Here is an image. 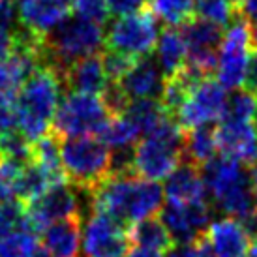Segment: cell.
Returning a JSON list of instances; mask_svg holds the SVG:
<instances>
[{
    "label": "cell",
    "instance_id": "11a10c76",
    "mask_svg": "<svg viewBox=\"0 0 257 257\" xmlns=\"http://www.w3.org/2000/svg\"><path fill=\"white\" fill-rule=\"evenodd\" d=\"M0 158H2V156H0Z\"/></svg>",
    "mask_w": 257,
    "mask_h": 257
},
{
    "label": "cell",
    "instance_id": "277c9868",
    "mask_svg": "<svg viewBox=\"0 0 257 257\" xmlns=\"http://www.w3.org/2000/svg\"><path fill=\"white\" fill-rule=\"evenodd\" d=\"M62 77L51 68H40L17 94L19 130L30 143L49 134L62 96Z\"/></svg>",
    "mask_w": 257,
    "mask_h": 257
},
{
    "label": "cell",
    "instance_id": "44dd1931",
    "mask_svg": "<svg viewBox=\"0 0 257 257\" xmlns=\"http://www.w3.org/2000/svg\"><path fill=\"white\" fill-rule=\"evenodd\" d=\"M81 218H68L42 231L43 248L53 257H79L81 248Z\"/></svg>",
    "mask_w": 257,
    "mask_h": 257
},
{
    "label": "cell",
    "instance_id": "836d02e7",
    "mask_svg": "<svg viewBox=\"0 0 257 257\" xmlns=\"http://www.w3.org/2000/svg\"><path fill=\"white\" fill-rule=\"evenodd\" d=\"M27 227L25 205L19 201H0V238Z\"/></svg>",
    "mask_w": 257,
    "mask_h": 257
},
{
    "label": "cell",
    "instance_id": "6da1fadb",
    "mask_svg": "<svg viewBox=\"0 0 257 257\" xmlns=\"http://www.w3.org/2000/svg\"><path fill=\"white\" fill-rule=\"evenodd\" d=\"M164 188L137 175L107 177L92 192V212H103L122 227L152 218L162 210Z\"/></svg>",
    "mask_w": 257,
    "mask_h": 257
},
{
    "label": "cell",
    "instance_id": "3957f363",
    "mask_svg": "<svg viewBox=\"0 0 257 257\" xmlns=\"http://www.w3.org/2000/svg\"><path fill=\"white\" fill-rule=\"evenodd\" d=\"M105 34L96 23L68 14L42 42V68H51L64 77L66 70L81 58L103 51Z\"/></svg>",
    "mask_w": 257,
    "mask_h": 257
},
{
    "label": "cell",
    "instance_id": "ba28073f",
    "mask_svg": "<svg viewBox=\"0 0 257 257\" xmlns=\"http://www.w3.org/2000/svg\"><path fill=\"white\" fill-rule=\"evenodd\" d=\"M158 42V21L150 10L136 15L118 17L109 25L105 34V49L141 58L152 55Z\"/></svg>",
    "mask_w": 257,
    "mask_h": 257
},
{
    "label": "cell",
    "instance_id": "83f0119b",
    "mask_svg": "<svg viewBox=\"0 0 257 257\" xmlns=\"http://www.w3.org/2000/svg\"><path fill=\"white\" fill-rule=\"evenodd\" d=\"M139 136H141L139 130L126 116H116V118H111L105 124V128L101 130L98 139L109 150H116V149H130V147H134L137 143Z\"/></svg>",
    "mask_w": 257,
    "mask_h": 257
},
{
    "label": "cell",
    "instance_id": "cb8c5ba5",
    "mask_svg": "<svg viewBox=\"0 0 257 257\" xmlns=\"http://www.w3.org/2000/svg\"><path fill=\"white\" fill-rule=\"evenodd\" d=\"M128 238L130 244L139 248V250H150L158 251V253H164V251L167 253L175 246L171 235L167 233L162 220L156 216L137 221L132 227H128Z\"/></svg>",
    "mask_w": 257,
    "mask_h": 257
},
{
    "label": "cell",
    "instance_id": "8fae6325",
    "mask_svg": "<svg viewBox=\"0 0 257 257\" xmlns=\"http://www.w3.org/2000/svg\"><path fill=\"white\" fill-rule=\"evenodd\" d=\"M212 214L208 199H203L188 205H167L160 210V220L171 235L173 244L190 246L207 235Z\"/></svg>",
    "mask_w": 257,
    "mask_h": 257
},
{
    "label": "cell",
    "instance_id": "7402d4cb",
    "mask_svg": "<svg viewBox=\"0 0 257 257\" xmlns=\"http://www.w3.org/2000/svg\"><path fill=\"white\" fill-rule=\"evenodd\" d=\"M186 58H188V49H186L184 38L180 34V30L165 29L156 42V60L165 79L175 77L182 68L186 66Z\"/></svg>",
    "mask_w": 257,
    "mask_h": 257
},
{
    "label": "cell",
    "instance_id": "ab89813d",
    "mask_svg": "<svg viewBox=\"0 0 257 257\" xmlns=\"http://www.w3.org/2000/svg\"><path fill=\"white\" fill-rule=\"evenodd\" d=\"M107 6L116 17H128L149 10V0H107Z\"/></svg>",
    "mask_w": 257,
    "mask_h": 257
},
{
    "label": "cell",
    "instance_id": "4fadbf2b",
    "mask_svg": "<svg viewBox=\"0 0 257 257\" xmlns=\"http://www.w3.org/2000/svg\"><path fill=\"white\" fill-rule=\"evenodd\" d=\"M188 49V64L199 68L207 75H212L218 66V51L223 40V29L210 21L193 17L192 21L180 27Z\"/></svg>",
    "mask_w": 257,
    "mask_h": 257
},
{
    "label": "cell",
    "instance_id": "9c48e42d",
    "mask_svg": "<svg viewBox=\"0 0 257 257\" xmlns=\"http://www.w3.org/2000/svg\"><path fill=\"white\" fill-rule=\"evenodd\" d=\"M250 23L240 14H236L233 23L227 27L218 51L216 75L218 83L225 90H238L244 85L246 68L250 60Z\"/></svg>",
    "mask_w": 257,
    "mask_h": 257
},
{
    "label": "cell",
    "instance_id": "8992f818",
    "mask_svg": "<svg viewBox=\"0 0 257 257\" xmlns=\"http://www.w3.org/2000/svg\"><path fill=\"white\" fill-rule=\"evenodd\" d=\"M66 180L81 192L92 193L109 177L111 150L98 137H73L60 143Z\"/></svg>",
    "mask_w": 257,
    "mask_h": 257
},
{
    "label": "cell",
    "instance_id": "bcb514c9",
    "mask_svg": "<svg viewBox=\"0 0 257 257\" xmlns=\"http://www.w3.org/2000/svg\"><path fill=\"white\" fill-rule=\"evenodd\" d=\"M128 257H164L162 253H158V251H150V250H139L136 248L134 251H130Z\"/></svg>",
    "mask_w": 257,
    "mask_h": 257
},
{
    "label": "cell",
    "instance_id": "5bb4252c",
    "mask_svg": "<svg viewBox=\"0 0 257 257\" xmlns=\"http://www.w3.org/2000/svg\"><path fill=\"white\" fill-rule=\"evenodd\" d=\"M128 229L103 212H92L83 233L85 257H128Z\"/></svg>",
    "mask_w": 257,
    "mask_h": 257
},
{
    "label": "cell",
    "instance_id": "ee69618b",
    "mask_svg": "<svg viewBox=\"0 0 257 257\" xmlns=\"http://www.w3.org/2000/svg\"><path fill=\"white\" fill-rule=\"evenodd\" d=\"M240 15H242L244 19L251 25H255L257 23V0H248L244 8L240 10Z\"/></svg>",
    "mask_w": 257,
    "mask_h": 257
},
{
    "label": "cell",
    "instance_id": "7c38bea8",
    "mask_svg": "<svg viewBox=\"0 0 257 257\" xmlns=\"http://www.w3.org/2000/svg\"><path fill=\"white\" fill-rule=\"evenodd\" d=\"M227 100V90L216 79L208 77L193 88L190 98L177 113L175 120L179 122V126L184 132L220 120L225 114Z\"/></svg>",
    "mask_w": 257,
    "mask_h": 257
},
{
    "label": "cell",
    "instance_id": "7dc6e473",
    "mask_svg": "<svg viewBox=\"0 0 257 257\" xmlns=\"http://www.w3.org/2000/svg\"><path fill=\"white\" fill-rule=\"evenodd\" d=\"M29 257H53V255H51L49 251L45 250L43 246H40V244H38V246L34 248V250H32V253H30Z\"/></svg>",
    "mask_w": 257,
    "mask_h": 257
},
{
    "label": "cell",
    "instance_id": "74e56055",
    "mask_svg": "<svg viewBox=\"0 0 257 257\" xmlns=\"http://www.w3.org/2000/svg\"><path fill=\"white\" fill-rule=\"evenodd\" d=\"M72 10L77 17L96 23L100 27L109 21V15H111L107 0H72Z\"/></svg>",
    "mask_w": 257,
    "mask_h": 257
},
{
    "label": "cell",
    "instance_id": "2e32d148",
    "mask_svg": "<svg viewBox=\"0 0 257 257\" xmlns=\"http://www.w3.org/2000/svg\"><path fill=\"white\" fill-rule=\"evenodd\" d=\"M165 85V75L156 57L147 55L136 60L134 68L120 81L130 100H160Z\"/></svg>",
    "mask_w": 257,
    "mask_h": 257
},
{
    "label": "cell",
    "instance_id": "d4e9b609",
    "mask_svg": "<svg viewBox=\"0 0 257 257\" xmlns=\"http://www.w3.org/2000/svg\"><path fill=\"white\" fill-rule=\"evenodd\" d=\"M32 162L42 167L49 175L53 182H68L62 169V156H60V139L53 134H47L40 141L32 145Z\"/></svg>",
    "mask_w": 257,
    "mask_h": 257
},
{
    "label": "cell",
    "instance_id": "9a60e30c",
    "mask_svg": "<svg viewBox=\"0 0 257 257\" xmlns=\"http://www.w3.org/2000/svg\"><path fill=\"white\" fill-rule=\"evenodd\" d=\"M216 145L220 156L248 165L257 160V128L251 122L221 120L216 128Z\"/></svg>",
    "mask_w": 257,
    "mask_h": 257
},
{
    "label": "cell",
    "instance_id": "816d5d0a",
    "mask_svg": "<svg viewBox=\"0 0 257 257\" xmlns=\"http://www.w3.org/2000/svg\"><path fill=\"white\" fill-rule=\"evenodd\" d=\"M246 257H257V240L253 244H250V250H248V255Z\"/></svg>",
    "mask_w": 257,
    "mask_h": 257
},
{
    "label": "cell",
    "instance_id": "ac0fdd59",
    "mask_svg": "<svg viewBox=\"0 0 257 257\" xmlns=\"http://www.w3.org/2000/svg\"><path fill=\"white\" fill-rule=\"evenodd\" d=\"M62 83H64V88H68V92L101 96L103 88L109 83L103 70V62H101V53L73 62L66 70Z\"/></svg>",
    "mask_w": 257,
    "mask_h": 257
},
{
    "label": "cell",
    "instance_id": "603a6c76",
    "mask_svg": "<svg viewBox=\"0 0 257 257\" xmlns=\"http://www.w3.org/2000/svg\"><path fill=\"white\" fill-rule=\"evenodd\" d=\"M216 156H218L216 130L210 124L186 130L184 145H182V158H186V164H192L201 169Z\"/></svg>",
    "mask_w": 257,
    "mask_h": 257
},
{
    "label": "cell",
    "instance_id": "c3c4849f",
    "mask_svg": "<svg viewBox=\"0 0 257 257\" xmlns=\"http://www.w3.org/2000/svg\"><path fill=\"white\" fill-rule=\"evenodd\" d=\"M248 0H229V4L233 6V10H235L236 14H240V10L244 8V4H246Z\"/></svg>",
    "mask_w": 257,
    "mask_h": 257
},
{
    "label": "cell",
    "instance_id": "1f68e13d",
    "mask_svg": "<svg viewBox=\"0 0 257 257\" xmlns=\"http://www.w3.org/2000/svg\"><path fill=\"white\" fill-rule=\"evenodd\" d=\"M32 145L21 132H10L0 136V156L27 165L32 162Z\"/></svg>",
    "mask_w": 257,
    "mask_h": 257
},
{
    "label": "cell",
    "instance_id": "ffe728a7",
    "mask_svg": "<svg viewBox=\"0 0 257 257\" xmlns=\"http://www.w3.org/2000/svg\"><path fill=\"white\" fill-rule=\"evenodd\" d=\"M68 10L58 0H29L21 4L19 25L38 38H45L68 15Z\"/></svg>",
    "mask_w": 257,
    "mask_h": 257
},
{
    "label": "cell",
    "instance_id": "7a4b0ae2",
    "mask_svg": "<svg viewBox=\"0 0 257 257\" xmlns=\"http://www.w3.org/2000/svg\"><path fill=\"white\" fill-rule=\"evenodd\" d=\"M201 177L218 208L227 218L244 221L257 212V195L246 165L223 156H216L201 167Z\"/></svg>",
    "mask_w": 257,
    "mask_h": 257
},
{
    "label": "cell",
    "instance_id": "f5cc1de1",
    "mask_svg": "<svg viewBox=\"0 0 257 257\" xmlns=\"http://www.w3.org/2000/svg\"><path fill=\"white\" fill-rule=\"evenodd\" d=\"M60 4H64V6H68V8H72V0H58Z\"/></svg>",
    "mask_w": 257,
    "mask_h": 257
},
{
    "label": "cell",
    "instance_id": "f6af8a7d",
    "mask_svg": "<svg viewBox=\"0 0 257 257\" xmlns=\"http://www.w3.org/2000/svg\"><path fill=\"white\" fill-rule=\"evenodd\" d=\"M165 257H195L193 244H190V246H173L171 250L165 253Z\"/></svg>",
    "mask_w": 257,
    "mask_h": 257
},
{
    "label": "cell",
    "instance_id": "484cf974",
    "mask_svg": "<svg viewBox=\"0 0 257 257\" xmlns=\"http://www.w3.org/2000/svg\"><path fill=\"white\" fill-rule=\"evenodd\" d=\"M124 116L139 130L141 136H150L171 114L165 111L160 100H136L130 103Z\"/></svg>",
    "mask_w": 257,
    "mask_h": 257
},
{
    "label": "cell",
    "instance_id": "d6a6232c",
    "mask_svg": "<svg viewBox=\"0 0 257 257\" xmlns=\"http://www.w3.org/2000/svg\"><path fill=\"white\" fill-rule=\"evenodd\" d=\"M36 246V233L30 229H19L0 238V257H29Z\"/></svg>",
    "mask_w": 257,
    "mask_h": 257
},
{
    "label": "cell",
    "instance_id": "30bf717a",
    "mask_svg": "<svg viewBox=\"0 0 257 257\" xmlns=\"http://www.w3.org/2000/svg\"><path fill=\"white\" fill-rule=\"evenodd\" d=\"M81 205H79V193L70 182H58L53 184L43 193L42 197L32 201L25 207L27 216V227L34 233H42L51 223H57L68 218H81Z\"/></svg>",
    "mask_w": 257,
    "mask_h": 257
},
{
    "label": "cell",
    "instance_id": "52a82bcc",
    "mask_svg": "<svg viewBox=\"0 0 257 257\" xmlns=\"http://www.w3.org/2000/svg\"><path fill=\"white\" fill-rule=\"evenodd\" d=\"M111 120L100 96L68 92L60 100L53 118V136L58 139L73 137H98Z\"/></svg>",
    "mask_w": 257,
    "mask_h": 257
},
{
    "label": "cell",
    "instance_id": "db71d44e",
    "mask_svg": "<svg viewBox=\"0 0 257 257\" xmlns=\"http://www.w3.org/2000/svg\"><path fill=\"white\" fill-rule=\"evenodd\" d=\"M15 2H19V4H25V2H29V0H15Z\"/></svg>",
    "mask_w": 257,
    "mask_h": 257
},
{
    "label": "cell",
    "instance_id": "d590c367",
    "mask_svg": "<svg viewBox=\"0 0 257 257\" xmlns=\"http://www.w3.org/2000/svg\"><path fill=\"white\" fill-rule=\"evenodd\" d=\"M25 165L0 158V201H17V180Z\"/></svg>",
    "mask_w": 257,
    "mask_h": 257
},
{
    "label": "cell",
    "instance_id": "5b68a950",
    "mask_svg": "<svg viewBox=\"0 0 257 257\" xmlns=\"http://www.w3.org/2000/svg\"><path fill=\"white\" fill-rule=\"evenodd\" d=\"M184 130L173 116H167L150 136L134 149V173L150 182L167 179L182 160Z\"/></svg>",
    "mask_w": 257,
    "mask_h": 257
},
{
    "label": "cell",
    "instance_id": "f546056e",
    "mask_svg": "<svg viewBox=\"0 0 257 257\" xmlns=\"http://www.w3.org/2000/svg\"><path fill=\"white\" fill-rule=\"evenodd\" d=\"M257 118V96L246 88H238L229 96L225 114L221 120L231 122H251L255 124Z\"/></svg>",
    "mask_w": 257,
    "mask_h": 257
},
{
    "label": "cell",
    "instance_id": "681fc988",
    "mask_svg": "<svg viewBox=\"0 0 257 257\" xmlns=\"http://www.w3.org/2000/svg\"><path fill=\"white\" fill-rule=\"evenodd\" d=\"M250 40H251V45L257 51V23L255 25H250Z\"/></svg>",
    "mask_w": 257,
    "mask_h": 257
},
{
    "label": "cell",
    "instance_id": "b9f144b4",
    "mask_svg": "<svg viewBox=\"0 0 257 257\" xmlns=\"http://www.w3.org/2000/svg\"><path fill=\"white\" fill-rule=\"evenodd\" d=\"M244 88L257 96V51L250 53V60H248V68H246V77H244Z\"/></svg>",
    "mask_w": 257,
    "mask_h": 257
},
{
    "label": "cell",
    "instance_id": "8d00e7d4",
    "mask_svg": "<svg viewBox=\"0 0 257 257\" xmlns=\"http://www.w3.org/2000/svg\"><path fill=\"white\" fill-rule=\"evenodd\" d=\"M103 107L107 109V113L111 118L116 116H124V113L128 111L132 100L128 98V94L124 92V88L120 86V83H113L109 81L107 86L103 88V92L100 96Z\"/></svg>",
    "mask_w": 257,
    "mask_h": 257
},
{
    "label": "cell",
    "instance_id": "d6986e66",
    "mask_svg": "<svg viewBox=\"0 0 257 257\" xmlns=\"http://www.w3.org/2000/svg\"><path fill=\"white\" fill-rule=\"evenodd\" d=\"M207 240L210 242L216 257H246L250 250V236L233 218H221L210 223L207 231Z\"/></svg>",
    "mask_w": 257,
    "mask_h": 257
},
{
    "label": "cell",
    "instance_id": "e0dca14e",
    "mask_svg": "<svg viewBox=\"0 0 257 257\" xmlns=\"http://www.w3.org/2000/svg\"><path fill=\"white\" fill-rule=\"evenodd\" d=\"M164 197L167 199V205H188V203L208 199L199 167L186 162L180 164L165 179Z\"/></svg>",
    "mask_w": 257,
    "mask_h": 257
},
{
    "label": "cell",
    "instance_id": "f907efd6",
    "mask_svg": "<svg viewBox=\"0 0 257 257\" xmlns=\"http://www.w3.org/2000/svg\"><path fill=\"white\" fill-rule=\"evenodd\" d=\"M250 175H251V186H253V192H255V195H257V167L251 169Z\"/></svg>",
    "mask_w": 257,
    "mask_h": 257
},
{
    "label": "cell",
    "instance_id": "4dcf8cb0",
    "mask_svg": "<svg viewBox=\"0 0 257 257\" xmlns=\"http://www.w3.org/2000/svg\"><path fill=\"white\" fill-rule=\"evenodd\" d=\"M236 12L229 4V0H193V15L218 25L229 27L236 17Z\"/></svg>",
    "mask_w": 257,
    "mask_h": 257
},
{
    "label": "cell",
    "instance_id": "f1b7e54d",
    "mask_svg": "<svg viewBox=\"0 0 257 257\" xmlns=\"http://www.w3.org/2000/svg\"><path fill=\"white\" fill-rule=\"evenodd\" d=\"M149 6L152 14L173 29L193 19V0H149Z\"/></svg>",
    "mask_w": 257,
    "mask_h": 257
},
{
    "label": "cell",
    "instance_id": "f35d334b",
    "mask_svg": "<svg viewBox=\"0 0 257 257\" xmlns=\"http://www.w3.org/2000/svg\"><path fill=\"white\" fill-rule=\"evenodd\" d=\"M19 128L17 96H0V136Z\"/></svg>",
    "mask_w": 257,
    "mask_h": 257
},
{
    "label": "cell",
    "instance_id": "e575fe53",
    "mask_svg": "<svg viewBox=\"0 0 257 257\" xmlns=\"http://www.w3.org/2000/svg\"><path fill=\"white\" fill-rule=\"evenodd\" d=\"M137 58L128 57V55H122L116 51H101V62H103V70L107 75V81L113 83H120L122 79L128 75V72L134 68Z\"/></svg>",
    "mask_w": 257,
    "mask_h": 257
},
{
    "label": "cell",
    "instance_id": "60d3db41",
    "mask_svg": "<svg viewBox=\"0 0 257 257\" xmlns=\"http://www.w3.org/2000/svg\"><path fill=\"white\" fill-rule=\"evenodd\" d=\"M19 27V14L15 0H0V29L14 30Z\"/></svg>",
    "mask_w": 257,
    "mask_h": 257
},
{
    "label": "cell",
    "instance_id": "4316f807",
    "mask_svg": "<svg viewBox=\"0 0 257 257\" xmlns=\"http://www.w3.org/2000/svg\"><path fill=\"white\" fill-rule=\"evenodd\" d=\"M53 184H58V182H53V179L43 171L42 167H38L34 162H30L23 167L19 180H17V192H15L17 193V201L27 207L32 201H36L38 197H42Z\"/></svg>",
    "mask_w": 257,
    "mask_h": 257
},
{
    "label": "cell",
    "instance_id": "7bdbcfd3",
    "mask_svg": "<svg viewBox=\"0 0 257 257\" xmlns=\"http://www.w3.org/2000/svg\"><path fill=\"white\" fill-rule=\"evenodd\" d=\"M15 45V32L14 30L0 29V60L10 57V53L14 51Z\"/></svg>",
    "mask_w": 257,
    "mask_h": 257
}]
</instances>
